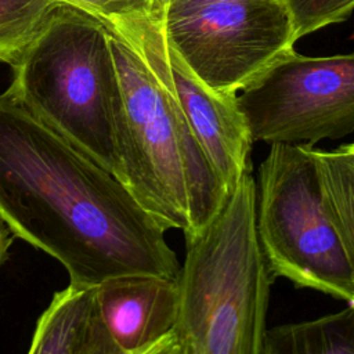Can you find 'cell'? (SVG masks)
<instances>
[{
    "instance_id": "cell-1",
    "label": "cell",
    "mask_w": 354,
    "mask_h": 354,
    "mask_svg": "<svg viewBox=\"0 0 354 354\" xmlns=\"http://www.w3.org/2000/svg\"><path fill=\"white\" fill-rule=\"evenodd\" d=\"M0 217L58 260L75 286L127 274L180 275L166 230L126 185L7 91L0 94Z\"/></svg>"
},
{
    "instance_id": "cell-2",
    "label": "cell",
    "mask_w": 354,
    "mask_h": 354,
    "mask_svg": "<svg viewBox=\"0 0 354 354\" xmlns=\"http://www.w3.org/2000/svg\"><path fill=\"white\" fill-rule=\"evenodd\" d=\"M100 21L109 32L122 91L118 178L166 231L178 230L188 241L210 221L228 192L173 91L165 14Z\"/></svg>"
},
{
    "instance_id": "cell-3",
    "label": "cell",
    "mask_w": 354,
    "mask_h": 354,
    "mask_svg": "<svg viewBox=\"0 0 354 354\" xmlns=\"http://www.w3.org/2000/svg\"><path fill=\"white\" fill-rule=\"evenodd\" d=\"M185 245L174 329L187 353L263 354L274 277L257 239L252 173Z\"/></svg>"
},
{
    "instance_id": "cell-4",
    "label": "cell",
    "mask_w": 354,
    "mask_h": 354,
    "mask_svg": "<svg viewBox=\"0 0 354 354\" xmlns=\"http://www.w3.org/2000/svg\"><path fill=\"white\" fill-rule=\"evenodd\" d=\"M6 90L43 123L118 177L122 91L106 26L58 4L12 65Z\"/></svg>"
},
{
    "instance_id": "cell-5",
    "label": "cell",
    "mask_w": 354,
    "mask_h": 354,
    "mask_svg": "<svg viewBox=\"0 0 354 354\" xmlns=\"http://www.w3.org/2000/svg\"><path fill=\"white\" fill-rule=\"evenodd\" d=\"M310 147L270 144L256 183L257 239L274 279L348 304L354 272L325 207Z\"/></svg>"
},
{
    "instance_id": "cell-6",
    "label": "cell",
    "mask_w": 354,
    "mask_h": 354,
    "mask_svg": "<svg viewBox=\"0 0 354 354\" xmlns=\"http://www.w3.org/2000/svg\"><path fill=\"white\" fill-rule=\"evenodd\" d=\"M253 142L314 145L354 131V51L310 57L290 50L236 95Z\"/></svg>"
},
{
    "instance_id": "cell-7",
    "label": "cell",
    "mask_w": 354,
    "mask_h": 354,
    "mask_svg": "<svg viewBox=\"0 0 354 354\" xmlns=\"http://www.w3.org/2000/svg\"><path fill=\"white\" fill-rule=\"evenodd\" d=\"M166 37L207 86L238 94L295 48L283 0H217L167 10Z\"/></svg>"
},
{
    "instance_id": "cell-8",
    "label": "cell",
    "mask_w": 354,
    "mask_h": 354,
    "mask_svg": "<svg viewBox=\"0 0 354 354\" xmlns=\"http://www.w3.org/2000/svg\"><path fill=\"white\" fill-rule=\"evenodd\" d=\"M171 87L181 111L221 185L230 192L252 171V136L236 95L212 88L184 62L167 40Z\"/></svg>"
},
{
    "instance_id": "cell-9",
    "label": "cell",
    "mask_w": 354,
    "mask_h": 354,
    "mask_svg": "<svg viewBox=\"0 0 354 354\" xmlns=\"http://www.w3.org/2000/svg\"><path fill=\"white\" fill-rule=\"evenodd\" d=\"M97 300L109 333L131 354L174 329L178 283L148 274L112 277L97 286Z\"/></svg>"
},
{
    "instance_id": "cell-10",
    "label": "cell",
    "mask_w": 354,
    "mask_h": 354,
    "mask_svg": "<svg viewBox=\"0 0 354 354\" xmlns=\"http://www.w3.org/2000/svg\"><path fill=\"white\" fill-rule=\"evenodd\" d=\"M28 354H127L109 333L97 286L71 285L54 293L37 319Z\"/></svg>"
},
{
    "instance_id": "cell-11",
    "label": "cell",
    "mask_w": 354,
    "mask_h": 354,
    "mask_svg": "<svg viewBox=\"0 0 354 354\" xmlns=\"http://www.w3.org/2000/svg\"><path fill=\"white\" fill-rule=\"evenodd\" d=\"M263 354H354V307L267 329Z\"/></svg>"
},
{
    "instance_id": "cell-12",
    "label": "cell",
    "mask_w": 354,
    "mask_h": 354,
    "mask_svg": "<svg viewBox=\"0 0 354 354\" xmlns=\"http://www.w3.org/2000/svg\"><path fill=\"white\" fill-rule=\"evenodd\" d=\"M328 214L354 272V156L344 145L326 151L310 147Z\"/></svg>"
},
{
    "instance_id": "cell-13",
    "label": "cell",
    "mask_w": 354,
    "mask_h": 354,
    "mask_svg": "<svg viewBox=\"0 0 354 354\" xmlns=\"http://www.w3.org/2000/svg\"><path fill=\"white\" fill-rule=\"evenodd\" d=\"M59 0H0V62L15 65Z\"/></svg>"
},
{
    "instance_id": "cell-14",
    "label": "cell",
    "mask_w": 354,
    "mask_h": 354,
    "mask_svg": "<svg viewBox=\"0 0 354 354\" xmlns=\"http://www.w3.org/2000/svg\"><path fill=\"white\" fill-rule=\"evenodd\" d=\"M293 24L296 41L325 26L344 22L354 11V0H283Z\"/></svg>"
},
{
    "instance_id": "cell-15",
    "label": "cell",
    "mask_w": 354,
    "mask_h": 354,
    "mask_svg": "<svg viewBox=\"0 0 354 354\" xmlns=\"http://www.w3.org/2000/svg\"><path fill=\"white\" fill-rule=\"evenodd\" d=\"M77 7L98 19L140 12L166 14L167 0H59Z\"/></svg>"
},
{
    "instance_id": "cell-16",
    "label": "cell",
    "mask_w": 354,
    "mask_h": 354,
    "mask_svg": "<svg viewBox=\"0 0 354 354\" xmlns=\"http://www.w3.org/2000/svg\"><path fill=\"white\" fill-rule=\"evenodd\" d=\"M131 354H188L184 342L178 336L177 330L173 329L167 335L155 340L153 343L131 353Z\"/></svg>"
},
{
    "instance_id": "cell-17",
    "label": "cell",
    "mask_w": 354,
    "mask_h": 354,
    "mask_svg": "<svg viewBox=\"0 0 354 354\" xmlns=\"http://www.w3.org/2000/svg\"><path fill=\"white\" fill-rule=\"evenodd\" d=\"M14 234L6 221L0 217V267L7 261L10 256V246L14 242Z\"/></svg>"
},
{
    "instance_id": "cell-18",
    "label": "cell",
    "mask_w": 354,
    "mask_h": 354,
    "mask_svg": "<svg viewBox=\"0 0 354 354\" xmlns=\"http://www.w3.org/2000/svg\"><path fill=\"white\" fill-rule=\"evenodd\" d=\"M206 1H217V0H184L183 3H180L178 6H174V7H170L167 10H171V8H180V7H187V6H195V4H202V3H206ZM166 10V11H167Z\"/></svg>"
},
{
    "instance_id": "cell-19",
    "label": "cell",
    "mask_w": 354,
    "mask_h": 354,
    "mask_svg": "<svg viewBox=\"0 0 354 354\" xmlns=\"http://www.w3.org/2000/svg\"><path fill=\"white\" fill-rule=\"evenodd\" d=\"M184 0H167V8L170 7H174V6H178L180 3H183Z\"/></svg>"
},
{
    "instance_id": "cell-20",
    "label": "cell",
    "mask_w": 354,
    "mask_h": 354,
    "mask_svg": "<svg viewBox=\"0 0 354 354\" xmlns=\"http://www.w3.org/2000/svg\"><path fill=\"white\" fill-rule=\"evenodd\" d=\"M344 148H346V149H347V151L354 156V142H353V144H346V145H344Z\"/></svg>"
},
{
    "instance_id": "cell-21",
    "label": "cell",
    "mask_w": 354,
    "mask_h": 354,
    "mask_svg": "<svg viewBox=\"0 0 354 354\" xmlns=\"http://www.w3.org/2000/svg\"><path fill=\"white\" fill-rule=\"evenodd\" d=\"M348 306H351V307H354V299H353V300H351V301H350V303H348Z\"/></svg>"
}]
</instances>
